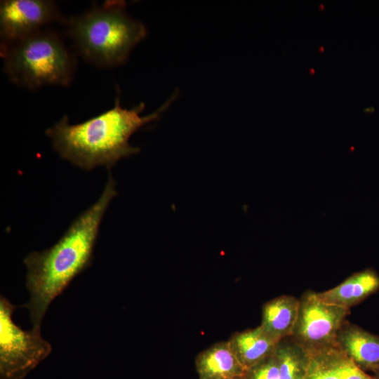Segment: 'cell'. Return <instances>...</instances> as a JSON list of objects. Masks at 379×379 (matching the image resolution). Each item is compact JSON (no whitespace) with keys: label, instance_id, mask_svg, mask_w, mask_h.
I'll use <instances>...</instances> for the list:
<instances>
[{"label":"cell","instance_id":"cell-6","mask_svg":"<svg viewBox=\"0 0 379 379\" xmlns=\"http://www.w3.org/2000/svg\"><path fill=\"white\" fill-rule=\"evenodd\" d=\"M350 314V308L333 304L318 292L307 291L299 298L293 338L307 352L335 345L338 330Z\"/></svg>","mask_w":379,"mask_h":379},{"label":"cell","instance_id":"cell-12","mask_svg":"<svg viewBox=\"0 0 379 379\" xmlns=\"http://www.w3.org/2000/svg\"><path fill=\"white\" fill-rule=\"evenodd\" d=\"M237 359L248 371L274 352L279 343L259 326L234 333L228 340Z\"/></svg>","mask_w":379,"mask_h":379},{"label":"cell","instance_id":"cell-11","mask_svg":"<svg viewBox=\"0 0 379 379\" xmlns=\"http://www.w3.org/2000/svg\"><path fill=\"white\" fill-rule=\"evenodd\" d=\"M298 310V298L288 295L278 296L264 304L260 326L279 342L292 335Z\"/></svg>","mask_w":379,"mask_h":379},{"label":"cell","instance_id":"cell-7","mask_svg":"<svg viewBox=\"0 0 379 379\" xmlns=\"http://www.w3.org/2000/svg\"><path fill=\"white\" fill-rule=\"evenodd\" d=\"M57 4L49 0H4L0 4L1 44L22 39L51 23H66Z\"/></svg>","mask_w":379,"mask_h":379},{"label":"cell","instance_id":"cell-16","mask_svg":"<svg viewBox=\"0 0 379 379\" xmlns=\"http://www.w3.org/2000/svg\"><path fill=\"white\" fill-rule=\"evenodd\" d=\"M374 372L375 373V378H377V379H379V368H377Z\"/></svg>","mask_w":379,"mask_h":379},{"label":"cell","instance_id":"cell-2","mask_svg":"<svg viewBox=\"0 0 379 379\" xmlns=\"http://www.w3.org/2000/svg\"><path fill=\"white\" fill-rule=\"evenodd\" d=\"M174 93L156 111L141 117L143 102L131 109L120 105V91L111 109L79 124H72L64 115L45 133L63 159L85 171L105 166L109 169L121 159L138 154L129 143L131 136L145 124L159 119L175 100Z\"/></svg>","mask_w":379,"mask_h":379},{"label":"cell","instance_id":"cell-4","mask_svg":"<svg viewBox=\"0 0 379 379\" xmlns=\"http://www.w3.org/2000/svg\"><path fill=\"white\" fill-rule=\"evenodd\" d=\"M4 71L11 81L28 89L68 86L75 60L55 32L43 29L15 41L1 44Z\"/></svg>","mask_w":379,"mask_h":379},{"label":"cell","instance_id":"cell-14","mask_svg":"<svg viewBox=\"0 0 379 379\" xmlns=\"http://www.w3.org/2000/svg\"><path fill=\"white\" fill-rule=\"evenodd\" d=\"M274 354L278 363L279 379H305L310 354L291 335L279 341Z\"/></svg>","mask_w":379,"mask_h":379},{"label":"cell","instance_id":"cell-10","mask_svg":"<svg viewBox=\"0 0 379 379\" xmlns=\"http://www.w3.org/2000/svg\"><path fill=\"white\" fill-rule=\"evenodd\" d=\"M199 379H232L244 376L246 370L232 350L229 342L213 344L195 359Z\"/></svg>","mask_w":379,"mask_h":379},{"label":"cell","instance_id":"cell-9","mask_svg":"<svg viewBox=\"0 0 379 379\" xmlns=\"http://www.w3.org/2000/svg\"><path fill=\"white\" fill-rule=\"evenodd\" d=\"M309 354L305 379H377L358 367L335 345Z\"/></svg>","mask_w":379,"mask_h":379},{"label":"cell","instance_id":"cell-5","mask_svg":"<svg viewBox=\"0 0 379 379\" xmlns=\"http://www.w3.org/2000/svg\"><path fill=\"white\" fill-rule=\"evenodd\" d=\"M8 299L0 298V378L22 379L51 352L40 327L25 331L13 321L16 309Z\"/></svg>","mask_w":379,"mask_h":379},{"label":"cell","instance_id":"cell-8","mask_svg":"<svg viewBox=\"0 0 379 379\" xmlns=\"http://www.w3.org/2000/svg\"><path fill=\"white\" fill-rule=\"evenodd\" d=\"M335 345L363 371L379 368V337L345 320L338 331Z\"/></svg>","mask_w":379,"mask_h":379},{"label":"cell","instance_id":"cell-15","mask_svg":"<svg viewBox=\"0 0 379 379\" xmlns=\"http://www.w3.org/2000/svg\"><path fill=\"white\" fill-rule=\"evenodd\" d=\"M246 379H279V366L274 352L246 371Z\"/></svg>","mask_w":379,"mask_h":379},{"label":"cell","instance_id":"cell-3","mask_svg":"<svg viewBox=\"0 0 379 379\" xmlns=\"http://www.w3.org/2000/svg\"><path fill=\"white\" fill-rule=\"evenodd\" d=\"M67 34L87 62L102 67L124 63L147 35L145 26L131 17L124 1H107L67 19Z\"/></svg>","mask_w":379,"mask_h":379},{"label":"cell","instance_id":"cell-20","mask_svg":"<svg viewBox=\"0 0 379 379\" xmlns=\"http://www.w3.org/2000/svg\"><path fill=\"white\" fill-rule=\"evenodd\" d=\"M320 8H321V10H323V9H324V7L323 4H321V5H320Z\"/></svg>","mask_w":379,"mask_h":379},{"label":"cell","instance_id":"cell-1","mask_svg":"<svg viewBox=\"0 0 379 379\" xmlns=\"http://www.w3.org/2000/svg\"><path fill=\"white\" fill-rule=\"evenodd\" d=\"M115 186L109 174L98 199L71 223L53 246L24 258L29 298L22 307L28 310L34 327L41 328L51 303L91 265L102 219L117 193Z\"/></svg>","mask_w":379,"mask_h":379},{"label":"cell","instance_id":"cell-17","mask_svg":"<svg viewBox=\"0 0 379 379\" xmlns=\"http://www.w3.org/2000/svg\"><path fill=\"white\" fill-rule=\"evenodd\" d=\"M244 375V376H241V377H237V378H232V379H246V376Z\"/></svg>","mask_w":379,"mask_h":379},{"label":"cell","instance_id":"cell-18","mask_svg":"<svg viewBox=\"0 0 379 379\" xmlns=\"http://www.w3.org/2000/svg\"><path fill=\"white\" fill-rule=\"evenodd\" d=\"M310 74H314V69H312V68H311V69H310Z\"/></svg>","mask_w":379,"mask_h":379},{"label":"cell","instance_id":"cell-19","mask_svg":"<svg viewBox=\"0 0 379 379\" xmlns=\"http://www.w3.org/2000/svg\"><path fill=\"white\" fill-rule=\"evenodd\" d=\"M319 50H320V52H323V51H324V48H323V47H322V46H321V47H320V48H319Z\"/></svg>","mask_w":379,"mask_h":379},{"label":"cell","instance_id":"cell-13","mask_svg":"<svg viewBox=\"0 0 379 379\" xmlns=\"http://www.w3.org/2000/svg\"><path fill=\"white\" fill-rule=\"evenodd\" d=\"M378 288L379 277L371 270H365L351 275L336 286L319 294L328 302L350 308Z\"/></svg>","mask_w":379,"mask_h":379}]
</instances>
